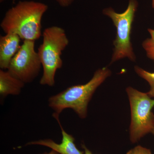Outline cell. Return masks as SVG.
I'll return each mask as SVG.
<instances>
[{
	"instance_id": "obj_2",
	"label": "cell",
	"mask_w": 154,
	"mask_h": 154,
	"mask_svg": "<svg viewBox=\"0 0 154 154\" xmlns=\"http://www.w3.org/2000/svg\"><path fill=\"white\" fill-rule=\"evenodd\" d=\"M111 75L107 67L98 69L89 82L84 85L71 86L48 99V106L54 111L53 116L59 117L63 110L70 108L81 119L88 116L89 102L97 88Z\"/></svg>"
},
{
	"instance_id": "obj_7",
	"label": "cell",
	"mask_w": 154,
	"mask_h": 154,
	"mask_svg": "<svg viewBox=\"0 0 154 154\" xmlns=\"http://www.w3.org/2000/svg\"><path fill=\"white\" fill-rule=\"evenodd\" d=\"M60 127L62 135L60 143H56L51 139L40 140L30 142L26 144L28 145H41L48 147L55 151L59 154H83L84 152L79 150L75 143L74 137L69 134L64 129L61 124L59 117L55 118Z\"/></svg>"
},
{
	"instance_id": "obj_18",
	"label": "cell",
	"mask_w": 154,
	"mask_h": 154,
	"mask_svg": "<svg viewBox=\"0 0 154 154\" xmlns=\"http://www.w3.org/2000/svg\"><path fill=\"white\" fill-rule=\"evenodd\" d=\"M6 0H0V2L3 3V2H5Z\"/></svg>"
},
{
	"instance_id": "obj_12",
	"label": "cell",
	"mask_w": 154,
	"mask_h": 154,
	"mask_svg": "<svg viewBox=\"0 0 154 154\" xmlns=\"http://www.w3.org/2000/svg\"><path fill=\"white\" fill-rule=\"evenodd\" d=\"M126 154H152V152L149 149L139 145L130 150Z\"/></svg>"
},
{
	"instance_id": "obj_8",
	"label": "cell",
	"mask_w": 154,
	"mask_h": 154,
	"mask_svg": "<svg viewBox=\"0 0 154 154\" xmlns=\"http://www.w3.org/2000/svg\"><path fill=\"white\" fill-rule=\"evenodd\" d=\"M21 38L17 34L6 33L0 37V68L8 70L12 59L20 49Z\"/></svg>"
},
{
	"instance_id": "obj_17",
	"label": "cell",
	"mask_w": 154,
	"mask_h": 154,
	"mask_svg": "<svg viewBox=\"0 0 154 154\" xmlns=\"http://www.w3.org/2000/svg\"><path fill=\"white\" fill-rule=\"evenodd\" d=\"M151 133L152 134H153L154 135V126L152 130Z\"/></svg>"
},
{
	"instance_id": "obj_9",
	"label": "cell",
	"mask_w": 154,
	"mask_h": 154,
	"mask_svg": "<svg viewBox=\"0 0 154 154\" xmlns=\"http://www.w3.org/2000/svg\"><path fill=\"white\" fill-rule=\"evenodd\" d=\"M25 84L12 75L8 71L0 70V96L4 99L8 95L17 96L21 93Z\"/></svg>"
},
{
	"instance_id": "obj_11",
	"label": "cell",
	"mask_w": 154,
	"mask_h": 154,
	"mask_svg": "<svg viewBox=\"0 0 154 154\" xmlns=\"http://www.w3.org/2000/svg\"><path fill=\"white\" fill-rule=\"evenodd\" d=\"M148 31L150 37L146 38L143 42L142 46L147 57L154 62V29L149 28Z\"/></svg>"
},
{
	"instance_id": "obj_6",
	"label": "cell",
	"mask_w": 154,
	"mask_h": 154,
	"mask_svg": "<svg viewBox=\"0 0 154 154\" xmlns=\"http://www.w3.org/2000/svg\"><path fill=\"white\" fill-rule=\"evenodd\" d=\"M35 42L32 40L23 41L8 69L12 75L25 84L32 82L38 76L42 67L35 51Z\"/></svg>"
},
{
	"instance_id": "obj_15",
	"label": "cell",
	"mask_w": 154,
	"mask_h": 154,
	"mask_svg": "<svg viewBox=\"0 0 154 154\" xmlns=\"http://www.w3.org/2000/svg\"><path fill=\"white\" fill-rule=\"evenodd\" d=\"M59 154L58 153H57V152H56L54 150H52L50 152H45L44 153L42 154Z\"/></svg>"
},
{
	"instance_id": "obj_13",
	"label": "cell",
	"mask_w": 154,
	"mask_h": 154,
	"mask_svg": "<svg viewBox=\"0 0 154 154\" xmlns=\"http://www.w3.org/2000/svg\"><path fill=\"white\" fill-rule=\"evenodd\" d=\"M60 6L63 8H67L73 3L75 0H54Z\"/></svg>"
},
{
	"instance_id": "obj_5",
	"label": "cell",
	"mask_w": 154,
	"mask_h": 154,
	"mask_svg": "<svg viewBox=\"0 0 154 154\" xmlns=\"http://www.w3.org/2000/svg\"><path fill=\"white\" fill-rule=\"evenodd\" d=\"M131 113L129 138L133 143H137L144 136L151 133L154 126V99L147 93L131 87L126 88Z\"/></svg>"
},
{
	"instance_id": "obj_3",
	"label": "cell",
	"mask_w": 154,
	"mask_h": 154,
	"mask_svg": "<svg viewBox=\"0 0 154 154\" xmlns=\"http://www.w3.org/2000/svg\"><path fill=\"white\" fill-rule=\"evenodd\" d=\"M42 37V43L37 51L43 68L39 83L42 85L53 87L56 72L63 64L61 55L68 45L69 38L64 29L57 26L45 28Z\"/></svg>"
},
{
	"instance_id": "obj_10",
	"label": "cell",
	"mask_w": 154,
	"mask_h": 154,
	"mask_svg": "<svg viewBox=\"0 0 154 154\" xmlns=\"http://www.w3.org/2000/svg\"><path fill=\"white\" fill-rule=\"evenodd\" d=\"M134 70L140 77L149 83L150 90L147 94L151 98H154V72L147 71L137 66H134Z\"/></svg>"
},
{
	"instance_id": "obj_4",
	"label": "cell",
	"mask_w": 154,
	"mask_h": 154,
	"mask_svg": "<svg viewBox=\"0 0 154 154\" xmlns=\"http://www.w3.org/2000/svg\"><path fill=\"white\" fill-rule=\"evenodd\" d=\"M138 7L137 0H129L127 8L123 13H117L111 8L103 10V14L112 20L116 29V36L113 42L114 48L110 64L125 58H128L132 62L135 61L136 60L131 35Z\"/></svg>"
},
{
	"instance_id": "obj_16",
	"label": "cell",
	"mask_w": 154,
	"mask_h": 154,
	"mask_svg": "<svg viewBox=\"0 0 154 154\" xmlns=\"http://www.w3.org/2000/svg\"><path fill=\"white\" fill-rule=\"evenodd\" d=\"M152 7L154 9V0H152Z\"/></svg>"
},
{
	"instance_id": "obj_1",
	"label": "cell",
	"mask_w": 154,
	"mask_h": 154,
	"mask_svg": "<svg viewBox=\"0 0 154 154\" xmlns=\"http://www.w3.org/2000/svg\"><path fill=\"white\" fill-rule=\"evenodd\" d=\"M48 6L33 1H19L6 12L1 23L5 33L17 34L21 39L36 40L42 36V20Z\"/></svg>"
},
{
	"instance_id": "obj_14",
	"label": "cell",
	"mask_w": 154,
	"mask_h": 154,
	"mask_svg": "<svg viewBox=\"0 0 154 154\" xmlns=\"http://www.w3.org/2000/svg\"><path fill=\"white\" fill-rule=\"evenodd\" d=\"M82 147L84 149V151L83 154H93L89 149L87 148L85 144L82 145Z\"/></svg>"
}]
</instances>
